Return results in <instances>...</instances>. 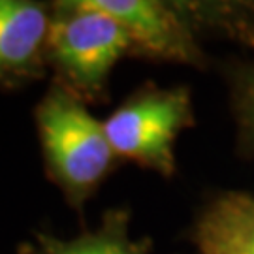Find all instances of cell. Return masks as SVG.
<instances>
[{"label":"cell","instance_id":"1","mask_svg":"<svg viewBox=\"0 0 254 254\" xmlns=\"http://www.w3.org/2000/svg\"><path fill=\"white\" fill-rule=\"evenodd\" d=\"M34 123L47 179L83 217L85 205L121 166L104 121L77 94L51 79L34 106Z\"/></svg>","mask_w":254,"mask_h":254},{"label":"cell","instance_id":"2","mask_svg":"<svg viewBox=\"0 0 254 254\" xmlns=\"http://www.w3.org/2000/svg\"><path fill=\"white\" fill-rule=\"evenodd\" d=\"M132 47L125 28L94 0L53 2L47 64L53 79L89 106L108 104L111 72Z\"/></svg>","mask_w":254,"mask_h":254},{"label":"cell","instance_id":"3","mask_svg":"<svg viewBox=\"0 0 254 254\" xmlns=\"http://www.w3.org/2000/svg\"><path fill=\"white\" fill-rule=\"evenodd\" d=\"M196 127L192 91L187 85L160 87L145 81L104 119L117 158L172 179L177 173L175 145Z\"/></svg>","mask_w":254,"mask_h":254},{"label":"cell","instance_id":"4","mask_svg":"<svg viewBox=\"0 0 254 254\" xmlns=\"http://www.w3.org/2000/svg\"><path fill=\"white\" fill-rule=\"evenodd\" d=\"M94 4L125 28L132 57L196 70L211 66L201 36L187 13L185 0H94Z\"/></svg>","mask_w":254,"mask_h":254},{"label":"cell","instance_id":"5","mask_svg":"<svg viewBox=\"0 0 254 254\" xmlns=\"http://www.w3.org/2000/svg\"><path fill=\"white\" fill-rule=\"evenodd\" d=\"M53 2L0 0V91L46 79Z\"/></svg>","mask_w":254,"mask_h":254},{"label":"cell","instance_id":"6","mask_svg":"<svg viewBox=\"0 0 254 254\" xmlns=\"http://www.w3.org/2000/svg\"><path fill=\"white\" fill-rule=\"evenodd\" d=\"M190 239L196 254H254V196L241 190L211 194L194 218Z\"/></svg>","mask_w":254,"mask_h":254},{"label":"cell","instance_id":"7","mask_svg":"<svg viewBox=\"0 0 254 254\" xmlns=\"http://www.w3.org/2000/svg\"><path fill=\"white\" fill-rule=\"evenodd\" d=\"M132 213L128 207H111L94 230H83L72 239L36 232L32 241L17 247V254H154L153 239H134L130 234Z\"/></svg>","mask_w":254,"mask_h":254},{"label":"cell","instance_id":"8","mask_svg":"<svg viewBox=\"0 0 254 254\" xmlns=\"http://www.w3.org/2000/svg\"><path fill=\"white\" fill-rule=\"evenodd\" d=\"M185 8L201 40L224 38L254 51V2L185 0Z\"/></svg>","mask_w":254,"mask_h":254},{"label":"cell","instance_id":"9","mask_svg":"<svg viewBox=\"0 0 254 254\" xmlns=\"http://www.w3.org/2000/svg\"><path fill=\"white\" fill-rule=\"evenodd\" d=\"M230 109L236 121L237 149L254 160V53L251 59H237L224 68Z\"/></svg>","mask_w":254,"mask_h":254}]
</instances>
